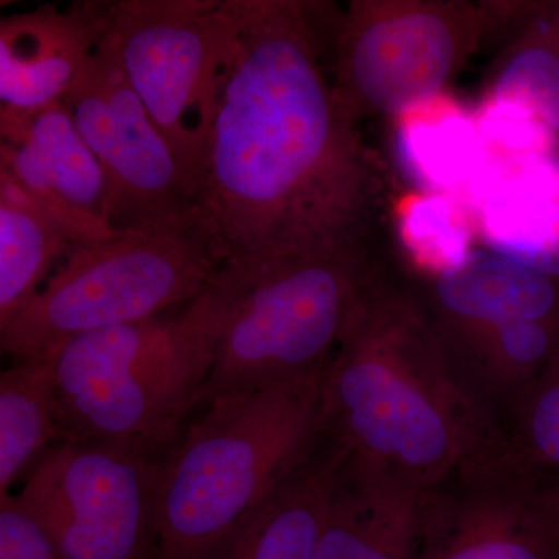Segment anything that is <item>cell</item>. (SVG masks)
<instances>
[{
	"instance_id": "obj_3",
	"label": "cell",
	"mask_w": 559,
	"mask_h": 559,
	"mask_svg": "<svg viewBox=\"0 0 559 559\" xmlns=\"http://www.w3.org/2000/svg\"><path fill=\"white\" fill-rule=\"evenodd\" d=\"M253 275L249 266H223L197 299L168 316L95 331L43 355L60 441L170 450L201 407L224 329Z\"/></svg>"
},
{
	"instance_id": "obj_8",
	"label": "cell",
	"mask_w": 559,
	"mask_h": 559,
	"mask_svg": "<svg viewBox=\"0 0 559 559\" xmlns=\"http://www.w3.org/2000/svg\"><path fill=\"white\" fill-rule=\"evenodd\" d=\"M248 9L249 0L106 2V35L190 193Z\"/></svg>"
},
{
	"instance_id": "obj_21",
	"label": "cell",
	"mask_w": 559,
	"mask_h": 559,
	"mask_svg": "<svg viewBox=\"0 0 559 559\" xmlns=\"http://www.w3.org/2000/svg\"><path fill=\"white\" fill-rule=\"evenodd\" d=\"M60 441L53 380L46 356L0 374V496Z\"/></svg>"
},
{
	"instance_id": "obj_20",
	"label": "cell",
	"mask_w": 559,
	"mask_h": 559,
	"mask_svg": "<svg viewBox=\"0 0 559 559\" xmlns=\"http://www.w3.org/2000/svg\"><path fill=\"white\" fill-rule=\"evenodd\" d=\"M73 248L28 191L0 170V326L28 304Z\"/></svg>"
},
{
	"instance_id": "obj_17",
	"label": "cell",
	"mask_w": 559,
	"mask_h": 559,
	"mask_svg": "<svg viewBox=\"0 0 559 559\" xmlns=\"http://www.w3.org/2000/svg\"><path fill=\"white\" fill-rule=\"evenodd\" d=\"M480 100L516 103L559 135V0L518 2Z\"/></svg>"
},
{
	"instance_id": "obj_4",
	"label": "cell",
	"mask_w": 559,
	"mask_h": 559,
	"mask_svg": "<svg viewBox=\"0 0 559 559\" xmlns=\"http://www.w3.org/2000/svg\"><path fill=\"white\" fill-rule=\"evenodd\" d=\"M325 369L194 412L162 462L157 559L207 558L316 450Z\"/></svg>"
},
{
	"instance_id": "obj_5",
	"label": "cell",
	"mask_w": 559,
	"mask_h": 559,
	"mask_svg": "<svg viewBox=\"0 0 559 559\" xmlns=\"http://www.w3.org/2000/svg\"><path fill=\"white\" fill-rule=\"evenodd\" d=\"M370 234L255 267L221 337L201 406L325 369L382 282Z\"/></svg>"
},
{
	"instance_id": "obj_22",
	"label": "cell",
	"mask_w": 559,
	"mask_h": 559,
	"mask_svg": "<svg viewBox=\"0 0 559 559\" xmlns=\"http://www.w3.org/2000/svg\"><path fill=\"white\" fill-rule=\"evenodd\" d=\"M393 230L403 255L425 278L462 264L479 241L465 202L417 190L396 202Z\"/></svg>"
},
{
	"instance_id": "obj_14",
	"label": "cell",
	"mask_w": 559,
	"mask_h": 559,
	"mask_svg": "<svg viewBox=\"0 0 559 559\" xmlns=\"http://www.w3.org/2000/svg\"><path fill=\"white\" fill-rule=\"evenodd\" d=\"M345 459L344 444L325 433L205 559H316Z\"/></svg>"
},
{
	"instance_id": "obj_2",
	"label": "cell",
	"mask_w": 559,
	"mask_h": 559,
	"mask_svg": "<svg viewBox=\"0 0 559 559\" xmlns=\"http://www.w3.org/2000/svg\"><path fill=\"white\" fill-rule=\"evenodd\" d=\"M322 411L325 432L352 462L425 491L443 487L498 439L436 320L385 280L326 366Z\"/></svg>"
},
{
	"instance_id": "obj_23",
	"label": "cell",
	"mask_w": 559,
	"mask_h": 559,
	"mask_svg": "<svg viewBox=\"0 0 559 559\" xmlns=\"http://www.w3.org/2000/svg\"><path fill=\"white\" fill-rule=\"evenodd\" d=\"M510 411L500 452L524 468L559 476V347Z\"/></svg>"
},
{
	"instance_id": "obj_12",
	"label": "cell",
	"mask_w": 559,
	"mask_h": 559,
	"mask_svg": "<svg viewBox=\"0 0 559 559\" xmlns=\"http://www.w3.org/2000/svg\"><path fill=\"white\" fill-rule=\"evenodd\" d=\"M106 31V2L39 7L0 21V102L38 110L62 100Z\"/></svg>"
},
{
	"instance_id": "obj_19",
	"label": "cell",
	"mask_w": 559,
	"mask_h": 559,
	"mask_svg": "<svg viewBox=\"0 0 559 559\" xmlns=\"http://www.w3.org/2000/svg\"><path fill=\"white\" fill-rule=\"evenodd\" d=\"M0 134L32 154L70 205L106 221L108 178L62 100L38 110L0 106Z\"/></svg>"
},
{
	"instance_id": "obj_9",
	"label": "cell",
	"mask_w": 559,
	"mask_h": 559,
	"mask_svg": "<svg viewBox=\"0 0 559 559\" xmlns=\"http://www.w3.org/2000/svg\"><path fill=\"white\" fill-rule=\"evenodd\" d=\"M167 451L132 441H58L28 471L16 498L64 559H157Z\"/></svg>"
},
{
	"instance_id": "obj_1",
	"label": "cell",
	"mask_w": 559,
	"mask_h": 559,
	"mask_svg": "<svg viewBox=\"0 0 559 559\" xmlns=\"http://www.w3.org/2000/svg\"><path fill=\"white\" fill-rule=\"evenodd\" d=\"M341 10L249 0L190 223L219 267H264L370 234L380 178L331 79Z\"/></svg>"
},
{
	"instance_id": "obj_11",
	"label": "cell",
	"mask_w": 559,
	"mask_h": 559,
	"mask_svg": "<svg viewBox=\"0 0 559 559\" xmlns=\"http://www.w3.org/2000/svg\"><path fill=\"white\" fill-rule=\"evenodd\" d=\"M430 491L419 559H559V476L488 451Z\"/></svg>"
},
{
	"instance_id": "obj_13",
	"label": "cell",
	"mask_w": 559,
	"mask_h": 559,
	"mask_svg": "<svg viewBox=\"0 0 559 559\" xmlns=\"http://www.w3.org/2000/svg\"><path fill=\"white\" fill-rule=\"evenodd\" d=\"M429 495L345 459L316 559H419Z\"/></svg>"
},
{
	"instance_id": "obj_24",
	"label": "cell",
	"mask_w": 559,
	"mask_h": 559,
	"mask_svg": "<svg viewBox=\"0 0 559 559\" xmlns=\"http://www.w3.org/2000/svg\"><path fill=\"white\" fill-rule=\"evenodd\" d=\"M0 170H5L28 191L33 201L51 221L61 227L73 246L91 245L112 237L116 230L106 221L87 215L70 205L60 191L51 186L39 165L24 146L2 142Z\"/></svg>"
},
{
	"instance_id": "obj_18",
	"label": "cell",
	"mask_w": 559,
	"mask_h": 559,
	"mask_svg": "<svg viewBox=\"0 0 559 559\" xmlns=\"http://www.w3.org/2000/svg\"><path fill=\"white\" fill-rule=\"evenodd\" d=\"M437 329L471 395L477 401L479 395L509 400L510 406L538 378L559 347V326L551 323L524 320L492 326Z\"/></svg>"
},
{
	"instance_id": "obj_16",
	"label": "cell",
	"mask_w": 559,
	"mask_h": 559,
	"mask_svg": "<svg viewBox=\"0 0 559 559\" xmlns=\"http://www.w3.org/2000/svg\"><path fill=\"white\" fill-rule=\"evenodd\" d=\"M390 124L396 162L415 190L468 204L485 165L476 110L444 92Z\"/></svg>"
},
{
	"instance_id": "obj_10",
	"label": "cell",
	"mask_w": 559,
	"mask_h": 559,
	"mask_svg": "<svg viewBox=\"0 0 559 559\" xmlns=\"http://www.w3.org/2000/svg\"><path fill=\"white\" fill-rule=\"evenodd\" d=\"M62 103L106 173V223L114 230L191 226L182 167L131 86L106 31Z\"/></svg>"
},
{
	"instance_id": "obj_7",
	"label": "cell",
	"mask_w": 559,
	"mask_h": 559,
	"mask_svg": "<svg viewBox=\"0 0 559 559\" xmlns=\"http://www.w3.org/2000/svg\"><path fill=\"white\" fill-rule=\"evenodd\" d=\"M499 2L352 0L340 13L331 79L358 123L393 120L448 86L485 44L498 43Z\"/></svg>"
},
{
	"instance_id": "obj_6",
	"label": "cell",
	"mask_w": 559,
	"mask_h": 559,
	"mask_svg": "<svg viewBox=\"0 0 559 559\" xmlns=\"http://www.w3.org/2000/svg\"><path fill=\"white\" fill-rule=\"evenodd\" d=\"M219 271L190 224L116 230L70 250L0 326L2 352L32 360L95 331L157 318L197 299Z\"/></svg>"
},
{
	"instance_id": "obj_25",
	"label": "cell",
	"mask_w": 559,
	"mask_h": 559,
	"mask_svg": "<svg viewBox=\"0 0 559 559\" xmlns=\"http://www.w3.org/2000/svg\"><path fill=\"white\" fill-rule=\"evenodd\" d=\"M0 559H64L16 495L0 496Z\"/></svg>"
},
{
	"instance_id": "obj_15",
	"label": "cell",
	"mask_w": 559,
	"mask_h": 559,
	"mask_svg": "<svg viewBox=\"0 0 559 559\" xmlns=\"http://www.w3.org/2000/svg\"><path fill=\"white\" fill-rule=\"evenodd\" d=\"M426 280L440 329L524 320L559 326V277L495 250L474 249L459 266Z\"/></svg>"
}]
</instances>
